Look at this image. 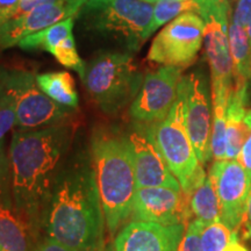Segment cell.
<instances>
[{
    "mask_svg": "<svg viewBox=\"0 0 251 251\" xmlns=\"http://www.w3.org/2000/svg\"><path fill=\"white\" fill-rule=\"evenodd\" d=\"M72 134L67 122L13 133L8 150L12 199L14 211L31 228L46 213Z\"/></svg>",
    "mask_w": 251,
    "mask_h": 251,
    "instance_id": "1",
    "label": "cell"
},
{
    "mask_svg": "<svg viewBox=\"0 0 251 251\" xmlns=\"http://www.w3.org/2000/svg\"><path fill=\"white\" fill-rule=\"evenodd\" d=\"M48 237L75 251H97L103 235V212L92 163L61 170L46 209Z\"/></svg>",
    "mask_w": 251,
    "mask_h": 251,
    "instance_id": "2",
    "label": "cell"
},
{
    "mask_svg": "<svg viewBox=\"0 0 251 251\" xmlns=\"http://www.w3.org/2000/svg\"><path fill=\"white\" fill-rule=\"evenodd\" d=\"M91 163L106 225L114 235L131 214L137 190L127 137L96 131L91 141Z\"/></svg>",
    "mask_w": 251,
    "mask_h": 251,
    "instance_id": "3",
    "label": "cell"
},
{
    "mask_svg": "<svg viewBox=\"0 0 251 251\" xmlns=\"http://www.w3.org/2000/svg\"><path fill=\"white\" fill-rule=\"evenodd\" d=\"M152 14L153 4L142 0H86L76 19L92 40L135 54L149 39Z\"/></svg>",
    "mask_w": 251,
    "mask_h": 251,
    "instance_id": "4",
    "label": "cell"
},
{
    "mask_svg": "<svg viewBox=\"0 0 251 251\" xmlns=\"http://www.w3.org/2000/svg\"><path fill=\"white\" fill-rule=\"evenodd\" d=\"M143 79L133 54L111 49L100 50L85 62L81 77L90 98L106 114H117L133 102Z\"/></svg>",
    "mask_w": 251,
    "mask_h": 251,
    "instance_id": "5",
    "label": "cell"
},
{
    "mask_svg": "<svg viewBox=\"0 0 251 251\" xmlns=\"http://www.w3.org/2000/svg\"><path fill=\"white\" fill-rule=\"evenodd\" d=\"M149 139L164 157L172 175L179 181L185 194L191 193L205 181L207 176L194 151L185 121V96L179 81L178 97L163 120L149 125Z\"/></svg>",
    "mask_w": 251,
    "mask_h": 251,
    "instance_id": "6",
    "label": "cell"
},
{
    "mask_svg": "<svg viewBox=\"0 0 251 251\" xmlns=\"http://www.w3.org/2000/svg\"><path fill=\"white\" fill-rule=\"evenodd\" d=\"M199 14L205 23L206 57L211 68L212 94L229 97L233 87V61L228 34L230 7L220 5L216 0H197Z\"/></svg>",
    "mask_w": 251,
    "mask_h": 251,
    "instance_id": "7",
    "label": "cell"
},
{
    "mask_svg": "<svg viewBox=\"0 0 251 251\" xmlns=\"http://www.w3.org/2000/svg\"><path fill=\"white\" fill-rule=\"evenodd\" d=\"M205 23L196 12H186L170 21L153 39L150 62L185 69L196 61L201 49Z\"/></svg>",
    "mask_w": 251,
    "mask_h": 251,
    "instance_id": "8",
    "label": "cell"
},
{
    "mask_svg": "<svg viewBox=\"0 0 251 251\" xmlns=\"http://www.w3.org/2000/svg\"><path fill=\"white\" fill-rule=\"evenodd\" d=\"M6 83L14 94L19 129H37L62 124L71 109L58 105L41 91L36 76L27 70H1Z\"/></svg>",
    "mask_w": 251,
    "mask_h": 251,
    "instance_id": "9",
    "label": "cell"
},
{
    "mask_svg": "<svg viewBox=\"0 0 251 251\" xmlns=\"http://www.w3.org/2000/svg\"><path fill=\"white\" fill-rule=\"evenodd\" d=\"M221 205V221L233 234L246 225L247 202L251 190V174L236 159L215 161L209 169Z\"/></svg>",
    "mask_w": 251,
    "mask_h": 251,
    "instance_id": "10",
    "label": "cell"
},
{
    "mask_svg": "<svg viewBox=\"0 0 251 251\" xmlns=\"http://www.w3.org/2000/svg\"><path fill=\"white\" fill-rule=\"evenodd\" d=\"M183 68L162 65L148 72L142 86L130 103L129 114L139 124L152 125L164 119L178 97Z\"/></svg>",
    "mask_w": 251,
    "mask_h": 251,
    "instance_id": "11",
    "label": "cell"
},
{
    "mask_svg": "<svg viewBox=\"0 0 251 251\" xmlns=\"http://www.w3.org/2000/svg\"><path fill=\"white\" fill-rule=\"evenodd\" d=\"M185 96V121L194 151L203 165L212 157V112L208 85L202 72L193 71L180 79Z\"/></svg>",
    "mask_w": 251,
    "mask_h": 251,
    "instance_id": "12",
    "label": "cell"
},
{
    "mask_svg": "<svg viewBox=\"0 0 251 251\" xmlns=\"http://www.w3.org/2000/svg\"><path fill=\"white\" fill-rule=\"evenodd\" d=\"M134 220L163 226L186 225L192 212L190 196L168 187H139L135 192Z\"/></svg>",
    "mask_w": 251,
    "mask_h": 251,
    "instance_id": "13",
    "label": "cell"
},
{
    "mask_svg": "<svg viewBox=\"0 0 251 251\" xmlns=\"http://www.w3.org/2000/svg\"><path fill=\"white\" fill-rule=\"evenodd\" d=\"M86 0H58L31 9L25 15L13 18L0 27V50L18 46L25 37L76 17Z\"/></svg>",
    "mask_w": 251,
    "mask_h": 251,
    "instance_id": "14",
    "label": "cell"
},
{
    "mask_svg": "<svg viewBox=\"0 0 251 251\" xmlns=\"http://www.w3.org/2000/svg\"><path fill=\"white\" fill-rule=\"evenodd\" d=\"M135 180L139 187H168L181 191L179 181L172 175L164 157L147 133L131 131L127 136Z\"/></svg>",
    "mask_w": 251,
    "mask_h": 251,
    "instance_id": "15",
    "label": "cell"
},
{
    "mask_svg": "<svg viewBox=\"0 0 251 251\" xmlns=\"http://www.w3.org/2000/svg\"><path fill=\"white\" fill-rule=\"evenodd\" d=\"M184 228L133 220L115 238L114 251H177Z\"/></svg>",
    "mask_w": 251,
    "mask_h": 251,
    "instance_id": "16",
    "label": "cell"
},
{
    "mask_svg": "<svg viewBox=\"0 0 251 251\" xmlns=\"http://www.w3.org/2000/svg\"><path fill=\"white\" fill-rule=\"evenodd\" d=\"M248 90L231 87L227 106V149L226 159H237L244 143L249 139L251 128L246 122Z\"/></svg>",
    "mask_w": 251,
    "mask_h": 251,
    "instance_id": "17",
    "label": "cell"
},
{
    "mask_svg": "<svg viewBox=\"0 0 251 251\" xmlns=\"http://www.w3.org/2000/svg\"><path fill=\"white\" fill-rule=\"evenodd\" d=\"M228 34L233 61V87L237 90H248L251 79V49L247 30L230 23Z\"/></svg>",
    "mask_w": 251,
    "mask_h": 251,
    "instance_id": "18",
    "label": "cell"
},
{
    "mask_svg": "<svg viewBox=\"0 0 251 251\" xmlns=\"http://www.w3.org/2000/svg\"><path fill=\"white\" fill-rule=\"evenodd\" d=\"M36 83L43 93L58 105L78 107V93L74 78L67 71L47 72L36 76Z\"/></svg>",
    "mask_w": 251,
    "mask_h": 251,
    "instance_id": "19",
    "label": "cell"
},
{
    "mask_svg": "<svg viewBox=\"0 0 251 251\" xmlns=\"http://www.w3.org/2000/svg\"><path fill=\"white\" fill-rule=\"evenodd\" d=\"M190 208L194 219L201 221L203 225L221 221V205L215 184L209 176L191 193Z\"/></svg>",
    "mask_w": 251,
    "mask_h": 251,
    "instance_id": "20",
    "label": "cell"
},
{
    "mask_svg": "<svg viewBox=\"0 0 251 251\" xmlns=\"http://www.w3.org/2000/svg\"><path fill=\"white\" fill-rule=\"evenodd\" d=\"M0 248L4 251H29L26 224L12 206L0 205Z\"/></svg>",
    "mask_w": 251,
    "mask_h": 251,
    "instance_id": "21",
    "label": "cell"
},
{
    "mask_svg": "<svg viewBox=\"0 0 251 251\" xmlns=\"http://www.w3.org/2000/svg\"><path fill=\"white\" fill-rule=\"evenodd\" d=\"M75 19L76 17L68 18L61 23L46 28V29L31 34V35L21 40L18 46L24 50H45L50 54V51L56 46L59 45L67 37L72 35Z\"/></svg>",
    "mask_w": 251,
    "mask_h": 251,
    "instance_id": "22",
    "label": "cell"
},
{
    "mask_svg": "<svg viewBox=\"0 0 251 251\" xmlns=\"http://www.w3.org/2000/svg\"><path fill=\"white\" fill-rule=\"evenodd\" d=\"M227 96L212 94L213 100V122L211 135V152L215 161L226 159L227 149Z\"/></svg>",
    "mask_w": 251,
    "mask_h": 251,
    "instance_id": "23",
    "label": "cell"
},
{
    "mask_svg": "<svg viewBox=\"0 0 251 251\" xmlns=\"http://www.w3.org/2000/svg\"><path fill=\"white\" fill-rule=\"evenodd\" d=\"M186 12L199 13V5L194 0H159L153 5L152 20L148 29L150 37L159 27L170 23L178 15Z\"/></svg>",
    "mask_w": 251,
    "mask_h": 251,
    "instance_id": "24",
    "label": "cell"
},
{
    "mask_svg": "<svg viewBox=\"0 0 251 251\" xmlns=\"http://www.w3.org/2000/svg\"><path fill=\"white\" fill-rule=\"evenodd\" d=\"M17 124V103L14 94L0 70V141Z\"/></svg>",
    "mask_w": 251,
    "mask_h": 251,
    "instance_id": "25",
    "label": "cell"
},
{
    "mask_svg": "<svg viewBox=\"0 0 251 251\" xmlns=\"http://www.w3.org/2000/svg\"><path fill=\"white\" fill-rule=\"evenodd\" d=\"M234 234L222 221L203 226L201 243L203 251H224L233 240Z\"/></svg>",
    "mask_w": 251,
    "mask_h": 251,
    "instance_id": "26",
    "label": "cell"
},
{
    "mask_svg": "<svg viewBox=\"0 0 251 251\" xmlns=\"http://www.w3.org/2000/svg\"><path fill=\"white\" fill-rule=\"evenodd\" d=\"M50 54L54 56L65 68L76 71L80 78L84 76V72H85V62L78 55L74 34L67 37L64 41H62L59 45L56 46L50 51Z\"/></svg>",
    "mask_w": 251,
    "mask_h": 251,
    "instance_id": "27",
    "label": "cell"
},
{
    "mask_svg": "<svg viewBox=\"0 0 251 251\" xmlns=\"http://www.w3.org/2000/svg\"><path fill=\"white\" fill-rule=\"evenodd\" d=\"M0 205L12 206L11 166L5 152L4 140L0 141Z\"/></svg>",
    "mask_w": 251,
    "mask_h": 251,
    "instance_id": "28",
    "label": "cell"
},
{
    "mask_svg": "<svg viewBox=\"0 0 251 251\" xmlns=\"http://www.w3.org/2000/svg\"><path fill=\"white\" fill-rule=\"evenodd\" d=\"M203 226L205 225L197 219L188 222L177 251H203L201 243V230Z\"/></svg>",
    "mask_w": 251,
    "mask_h": 251,
    "instance_id": "29",
    "label": "cell"
},
{
    "mask_svg": "<svg viewBox=\"0 0 251 251\" xmlns=\"http://www.w3.org/2000/svg\"><path fill=\"white\" fill-rule=\"evenodd\" d=\"M251 21V0H237L236 8H235L233 14V20L237 26L247 29L248 25Z\"/></svg>",
    "mask_w": 251,
    "mask_h": 251,
    "instance_id": "30",
    "label": "cell"
},
{
    "mask_svg": "<svg viewBox=\"0 0 251 251\" xmlns=\"http://www.w3.org/2000/svg\"><path fill=\"white\" fill-rule=\"evenodd\" d=\"M20 0H0V27L17 13Z\"/></svg>",
    "mask_w": 251,
    "mask_h": 251,
    "instance_id": "31",
    "label": "cell"
},
{
    "mask_svg": "<svg viewBox=\"0 0 251 251\" xmlns=\"http://www.w3.org/2000/svg\"><path fill=\"white\" fill-rule=\"evenodd\" d=\"M236 161L243 166L246 170L251 174V134L247 142L244 143L242 150L240 151Z\"/></svg>",
    "mask_w": 251,
    "mask_h": 251,
    "instance_id": "32",
    "label": "cell"
},
{
    "mask_svg": "<svg viewBox=\"0 0 251 251\" xmlns=\"http://www.w3.org/2000/svg\"><path fill=\"white\" fill-rule=\"evenodd\" d=\"M36 251H75V250L63 246V244L58 243L57 241L52 240V238L47 237L46 240L40 244Z\"/></svg>",
    "mask_w": 251,
    "mask_h": 251,
    "instance_id": "33",
    "label": "cell"
},
{
    "mask_svg": "<svg viewBox=\"0 0 251 251\" xmlns=\"http://www.w3.org/2000/svg\"><path fill=\"white\" fill-rule=\"evenodd\" d=\"M224 251H249V250H248L246 247L242 246V244L238 242L237 235L234 234L233 240H231V242L228 244L227 248H226Z\"/></svg>",
    "mask_w": 251,
    "mask_h": 251,
    "instance_id": "34",
    "label": "cell"
},
{
    "mask_svg": "<svg viewBox=\"0 0 251 251\" xmlns=\"http://www.w3.org/2000/svg\"><path fill=\"white\" fill-rule=\"evenodd\" d=\"M246 226H247V236L251 237V190H250L249 197H248V202H247Z\"/></svg>",
    "mask_w": 251,
    "mask_h": 251,
    "instance_id": "35",
    "label": "cell"
},
{
    "mask_svg": "<svg viewBox=\"0 0 251 251\" xmlns=\"http://www.w3.org/2000/svg\"><path fill=\"white\" fill-rule=\"evenodd\" d=\"M247 35H248V40H249V46H250V49H251V21L250 24L248 25L247 27Z\"/></svg>",
    "mask_w": 251,
    "mask_h": 251,
    "instance_id": "36",
    "label": "cell"
},
{
    "mask_svg": "<svg viewBox=\"0 0 251 251\" xmlns=\"http://www.w3.org/2000/svg\"><path fill=\"white\" fill-rule=\"evenodd\" d=\"M220 5L226 6V7H229V0H216Z\"/></svg>",
    "mask_w": 251,
    "mask_h": 251,
    "instance_id": "37",
    "label": "cell"
},
{
    "mask_svg": "<svg viewBox=\"0 0 251 251\" xmlns=\"http://www.w3.org/2000/svg\"><path fill=\"white\" fill-rule=\"evenodd\" d=\"M142 1H147V2H150V4L155 5L157 1H159V0H142Z\"/></svg>",
    "mask_w": 251,
    "mask_h": 251,
    "instance_id": "38",
    "label": "cell"
},
{
    "mask_svg": "<svg viewBox=\"0 0 251 251\" xmlns=\"http://www.w3.org/2000/svg\"><path fill=\"white\" fill-rule=\"evenodd\" d=\"M0 251H4V250H2V249H1V248H0Z\"/></svg>",
    "mask_w": 251,
    "mask_h": 251,
    "instance_id": "39",
    "label": "cell"
},
{
    "mask_svg": "<svg viewBox=\"0 0 251 251\" xmlns=\"http://www.w3.org/2000/svg\"><path fill=\"white\" fill-rule=\"evenodd\" d=\"M97 251H103V250H99V249H98V250H97Z\"/></svg>",
    "mask_w": 251,
    "mask_h": 251,
    "instance_id": "40",
    "label": "cell"
},
{
    "mask_svg": "<svg viewBox=\"0 0 251 251\" xmlns=\"http://www.w3.org/2000/svg\"><path fill=\"white\" fill-rule=\"evenodd\" d=\"M231 1H236V0H231Z\"/></svg>",
    "mask_w": 251,
    "mask_h": 251,
    "instance_id": "41",
    "label": "cell"
},
{
    "mask_svg": "<svg viewBox=\"0 0 251 251\" xmlns=\"http://www.w3.org/2000/svg\"><path fill=\"white\" fill-rule=\"evenodd\" d=\"M194 1H197V0H194Z\"/></svg>",
    "mask_w": 251,
    "mask_h": 251,
    "instance_id": "42",
    "label": "cell"
}]
</instances>
